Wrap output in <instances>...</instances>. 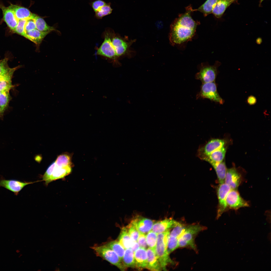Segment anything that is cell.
Segmentation results:
<instances>
[{
  "mask_svg": "<svg viewBox=\"0 0 271 271\" xmlns=\"http://www.w3.org/2000/svg\"><path fill=\"white\" fill-rule=\"evenodd\" d=\"M192 9L183 14L171 25L169 39L174 46L187 42L194 36L198 25L190 15Z\"/></svg>",
  "mask_w": 271,
  "mask_h": 271,
  "instance_id": "obj_1",
  "label": "cell"
},
{
  "mask_svg": "<svg viewBox=\"0 0 271 271\" xmlns=\"http://www.w3.org/2000/svg\"><path fill=\"white\" fill-rule=\"evenodd\" d=\"M170 231L158 234L155 251L162 270H166L169 264L175 263L170 258L167 250L168 242Z\"/></svg>",
  "mask_w": 271,
  "mask_h": 271,
  "instance_id": "obj_2",
  "label": "cell"
},
{
  "mask_svg": "<svg viewBox=\"0 0 271 271\" xmlns=\"http://www.w3.org/2000/svg\"><path fill=\"white\" fill-rule=\"evenodd\" d=\"M206 229V227L199 224L187 226L179 238V247H189L197 252L195 238L199 232Z\"/></svg>",
  "mask_w": 271,
  "mask_h": 271,
  "instance_id": "obj_3",
  "label": "cell"
},
{
  "mask_svg": "<svg viewBox=\"0 0 271 271\" xmlns=\"http://www.w3.org/2000/svg\"><path fill=\"white\" fill-rule=\"evenodd\" d=\"M91 248L97 256L101 257L116 266L120 270L124 271L127 269L117 254L104 244L95 245Z\"/></svg>",
  "mask_w": 271,
  "mask_h": 271,
  "instance_id": "obj_4",
  "label": "cell"
},
{
  "mask_svg": "<svg viewBox=\"0 0 271 271\" xmlns=\"http://www.w3.org/2000/svg\"><path fill=\"white\" fill-rule=\"evenodd\" d=\"M136 41L135 39H129L126 36L123 38L116 35L113 36L111 39L112 45L118 57L123 56L131 57L135 52L130 47Z\"/></svg>",
  "mask_w": 271,
  "mask_h": 271,
  "instance_id": "obj_5",
  "label": "cell"
},
{
  "mask_svg": "<svg viewBox=\"0 0 271 271\" xmlns=\"http://www.w3.org/2000/svg\"><path fill=\"white\" fill-rule=\"evenodd\" d=\"M221 65L218 61H216L213 65L202 63L199 66V71L195 75V78L202 83L215 82L218 73V68Z\"/></svg>",
  "mask_w": 271,
  "mask_h": 271,
  "instance_id": "obj_6",
  "label": "cell"
},
{
  "mask_svg": "<svg viewBox=\"0 0 271 271\" xmlns=\"http://www.w3.org/2000/svg\"><path fill=\"white\" fill-rule=\"evenodd\" d=\"M196 97L197 98L208 99L221 104L224 103V100L218 92L215 82L202 83Z\"/></svg>",
  "mask_w": 271,
  "mask_h": 271,
  "instance_id": "obj_7",
  "label": "cell"
},
{
  "mask_svg": "<svg viewBox=\"0 0 271 271\" xmlns=\"http://www.w3.org/2000/svg\"><path fill=\"white\" fill-rule=\"evenodd\" d=\"M105 32L104 41L97 50V54L116 60L118 57L112 43L111 34L108 31Z\"/></svg>",
  "mask_w": 271,
  "mask_h": 271,
  "instance_id": "obj_8",
  "label": "cell"
},
{
  "mask_svg": "<svg viewBox=\"0 0 271 271\" xmlns=\"http://www.w3.org/2000/svg\"><path fill=\"white\" fill-rule=\"evenodd\" d=\"M187 226L178 222L170 232L168 240L167 250L170 254L179 247L178 240Z\"/></svg>",
  "mask_w": 271,
  "mask_h": 271,
  "instance_id": "obj_9",
  "label": "cell"
},
{
  "mask_svg": "<svg viewBox=\"0 0 271 271\" xmlns=\"http://www.w3.org/2000/svg\"><path fill=\"white\" fill-rule=\"evenodd\" d=\"M231 189L230 187L225 183L220 184L217 188V193L219 204L217 216V219L227 210L228 206L226 203V198L228 193Z\"/></svg>",
  "mask_w": 271,
  "mask_h": 271,
  "instance_id": "obj_10",
  "label": "cell"
},
{
  "mask_svg": "<svg viewBox=\"0 0 271 271\" xmlns=\"http://www.w3.org/2000/svg\"><path fill=\"white\" fill-rule=\"evenodd\" d=\"M226 201L228 207L235 210L249 206L248 203L241 196L236 189L231 190L227 195Z\"/></svg>",
  "mask_w": 271,
  "mask_h": 271,
  "instance_id": "obj_11",
  "label": "cell"
},
{
  "mask_svg": "<svg viewBox=\"0 0 271 271\" xmlns=\"http://www.w3.org/2000/svg\"><path fill=\"white\" fill-rule=\"evenodd\" d=\"M155 221L140 215L134 217L130 223L140 233L145 234L151 230Z\"/></svg>",
  "mask_w": 271,
  "mask_h": 271,
  "instance_id": "obj_12",
  "label": "cell"
},
{
  "mask_svg": "<svg viewBox=\"0 0 271 271\" xmlns=\"http://www.w3.org/2000/svg\"><path fill=\"white\" fill-rule=\"evenodd\" d=\"M32 183L15 179H6L2 177H0V187H3L12 192L16 195L25 186Z\"/></svg>",
  "mask_w": 271,
  "mask_h": 271,
  "instance_id": "obj_13",
  "label": "cell"
},
{
  "mask_svg": "<svg viewBox=\"0 0 271 271\" xmlns=\"http://www.w3.org/2000/svg\"><path fill=\"white\" fill-rule=\"evenodd\" d=\"M178 222L171 218L155 222L151 230L157 234L170 231Z\"/></svg>",
  "mask_w": 271,
  "mask_h": 271,
  "instance_id": "obj_14",
  "label": "cell"
},
{
  "mask_svg": "<svg viewBox=\"0 0 271 271\" xmlns=\"http://www.w3.org/2000/svg\"><path fill=\"white\" fill-rule=\"evenodd\" d=\"M241 177L235 169L232 168L227 170L225 183L232 189H236L240 184Z\"/></svg>",
  "mask_w": 271,
  "mask_h": 271,
  "instance_id": "obj_15",
  "label": "cell"
},
{
  "mask_svg": "<svg viewBox=\"0 0 271 271\" xmlns=\"http://www.w3.org/2000/svg\"><path fill=\"white\" fill-rule=\"evenodd\" d=\"M0 8L2 11L4 21L9 28L14 31L19 20L16 18L14 12L9 7H6L1 2Z\"/></svg>",
  "mask_w": 271,
  "mask_h": 271,
  "instance_id": "obj_16",
  "label": "cell"
},
{
  "mask_svg": "<svg viewBox=\"0 0 271 271\" xmlns=\"http://www.w3.org/2000/svg\"><path fill=\"white\" fill-rule=\"evenodd\" d=\"M147 263L146 268L152 271H160L162 268L155 250L149 247L147 250Z\"/></svg>",
  "mask_w": 271,
  "mask_h": 271,
  "instance_id": "obj_17",
  "label": "cell"
},
{
  "mask_svg": "<svg viewBox=\"0 0 271 271\" xmlns=\"http://www.w3.org/2000/svg\"><path fill=\"white\" fill-rule=\"evenodd\" d=\"M136 268L139 270L146 268L147 263V255L145 248L140 247L134 252Z\"/></svg>",
  "mask_w": 271,
  "mask_h": 271,
  "instance_id": "obj_18",
  "label": "cell"
},
{
  "mask_svg": "<svg viewBox=\"0 0 271 271\" xmlns=\"http://www.w3.org/2000/svg\"><path fill=\"white\" fill-rule=\"evenodd\" d=\"M236 0H219L212 11V13L217 18H221L226 9Z\"/></svg>",
  "mask_w": 271,
  "mask_h": 271,
  "instance_id": "obj_19",
  "label": "cell"
},
{
  "mask_svg": "<svg viewBox=\"0 0 271 271\" xmlns=\"http://www.w3.org/2000/svg\"><path fill=\"white\" fill-rule=\"evenodd\" d=\"M9 7L13 11L18 20L28 19L33 14L28 9L21 6L11 4Z\"/></svg>",
  "mask_w": 271,
  "mask_h": 271,
  "instance_id": "obj_20",
  "label": "cell"
},
{
  "mask_svg": "<svg viewBox=\"0 0 271 271\" xmlns=\"http://www.w3.org/2000/svg\"><path fill=\"white\" fill-rule=\"evenodd\" d=\"M17 67L12 68L7 74L0 75V92L9 91L12 86L11 79L13 74Z\"/></svg>",
  "mask_w": 271,
  "mask_h": 271,
  "instance_id": "obj_21",
  "label": "cell"
},
{
  "mask_svg": "<svg viewBox=\"0 0 271 271\" xmlns=\"http://www.w3.org/2000/svg\"><path fill=\"white\" fill-rule=\"evenodd\" d=\"M225 144L222 140L212 139L209 141L205 145L203 150L204 156H208L215 150L223 147Z\"/></svg>",
  "mask_w": 271,
  "mask_h": 271,
  "instance_id": "obj_22",
  "label": "cell"
},
{
  "mask_svg": "<svg viewBox=\"0 0 271 271\" xmlns=\"http://www.w3.org/2000/svg\"><path fill=\"white\" fill-rule=\"evenodd\" d=\"M71 171V166L59 167L56 165L49 180V183L52 181L64 178L69 174Z\"/></svg>",
  "mask_w": 271,
  "mask_h": 271,
  "instance_id": "obj_23",
  "label": "cell"
},
{
  "mask_svg": "<svg viewBox=\"0 0 271 271\" xmlns=\"http://www.w3.org/2000/svg\"><path fill=\"white\" fill-rule=\"evenodd\" d=\"M226 149L223 147L214 151L207 156H204L201 158L208 162H212L216 163L222 162L224 159Z\"/></svg>",
  "mask_w": 271,
  "mask_h": 271,
  "instance_id": "obj_24",
  "label": "cell"
},
{
  "mask_svg": "<svg viewBox=\"0 0 271 271\" xmlns=\"http://www.w3.org/2000/svg\"><path fill=\"white\" fill-rule=\"evenodd\" d=\"M212 166L215 170L220 184L225 183V178L227 169L225 162L216 163L208 162Z\"/></svg>",
  "mask_w": 271,
  "mask_h": 271,
  "instance_id": "obj_25",
  "label": "cell"
},
{
  "mask_svg": "<svg viewBox=\"0 0 271 271\" xmlns=\"http://www.w3.org/2000/svg\"><path fill=\"white\" fill-rule=\"evenodd\" d=\"M118 241L125 249L130 248L134 241L130 238L126 227L121 228Z\"/></svg>",
  "mask_w": 271,
  "mask_h": 271,
  "instance_id": "obj_26",
  "label": "cell"
},
{
  "mask_svg": "<svg viewBox=\"0 0 271 271\" xmlns=\"http://www.w3.org/2000/svg\"><path fill=\"white\" fill-rule=\"evenodd\" d=\"M50 32H42L35 29L27 32V39L37 45H39Z\"/></svg>",
  "mask_w": 271,
  "mask_h": 271,
  "instance_id": "obj_27",
  "label": "cell"
},
{
  "mask_svg": "<svg viewBox=\"0 0 271 271\" xmlns=\"http://www.w3.org/2000/svg\"><path fill=\"white\" fill-rule=\"evenodd\" d=\"M31 18L34 20L36 28L40 31L50 32L55 30L53 27L48 25L43 19L34 14H33Z\"/></svg>",
  "mask_w": 271,
  "mask_h": 271,
  "instance_id": "obj_28",
  "label": "cell"
},
{
  "mask_svg": "<svg viewBox=\"0 0 271 271\" xmlns=\"http://www.w3.org/2000/svg\"><path fill=\"white\" fill-rule=\"evenodd\" d=\"M122 261L124 265L127 268H136L134 252L130 248L125 250Z\"/></svg>",
  "mask_w": 271,
  "mask_h": 271,
  "instance_id": "obj_29",
  "label": "cell"
},
{
  "mask_svg": "<svg viewBox=\"0 0 271 271\" xmlns=\"http://www.w3.org/2000/svg\"><path fill=\"white\" fill-rule=\"evenodd\" d=\"M219 0H207L197 9L193 11H198L202 13L204 16H206L212 13L213 10L217 3Z\"/></svg>",
  "mask_w": 271,
  "mask_h": 271,
  "instance_id": "obj_30",
  "label": "cell"
},
{
  "mask_svg": "<svg viewBox=\"0 0 271 271\" xmlns=\"http://www.w3.org/2000/svg\"><path fill=\"white\" fill-rule=\"evenodd\" d=\"M104 244L114 251L122 261L125 249L118 241H110L104 243Z\"/></svg>",
  "mask_w": 271,
  "mask_h": 271,
  "instance_id": "obj_31",
  "label": "cell"
},
{
  "mask_svg": "<svg viewBox=\"0 0 271 271\" xmlns=\"http://www.w3.org/2000/svg\"><path fill=\"white\" fill-rule=\"evenodd\" d=\"M71 158L70 155L64 153L59 155L55 161L56 165L58 167L71 166Z\"/></svg>",
  "mask_w": 271,
  "mask_h": 271,
  "instance_id": "obj_32",
  "label": "cell"
},
{
  "mask_svg": "<svg viewBox=\"0 0 271 271\" xmlns=\"http://www.w3.org/2000/svg\"><path fill=\"white\" fill-rule=\"evenodd\" d=\"M113 9L110 2L107 3L96 12H95V17L97 19H101L104 16L111 14Z\"/></svg>",
  "mask_w": 271,
  "mask_h": 271,
  "instance_id": "obj_33",
  "label": "cell"
},
{
  "mask_svg": "<svg viewBox=\"0 0 271 271\" xmlns=\"http://www.w3.org/2000/svg\"><path fill=\"white\" fill-rule=\"evenodd\" d=\"M158 234L151 230L146 235V240L148 246L154 250L157 242Z\"/></svg>",
  "mask_w": 271,
  "mask_h": 271,
  "instance_id": "obj_34",
  "label": "cell"
},
{
  "mask_svg": "<svg viewBox=\"0 0 271 271\" xmlns=\"http://www.w3.org/2000/svg\"><path fill=\"white\" fill-rule=\"evenodd\" d=\"M10 99L9 91L1 92L0 95V107L4 111L8 106Z\"/></svg>",
  "mask_w": 271,
  "mask_h": 271,
  "instance_id": "obj_35",
  "label": "cell"
},
{
  "mask_svg": "<svg viewBox=\"0 0 271 271\" xmlns=\"http://www.w3.org/2000/svg\"><path fill=\"white\" fill-rule=\"evenodd\" d=\"M27 19L20 20L18 21L17 24L14 31L27 38V35L25 32V26Z\"/></svg>",
  "mask_w": 271,
  "mask_h": 271,
  "instance_id": "obj_36",
  "label": "cell"
},
{
  "mask_svg": "<svg viewBox=\"0 0 271 271\" xmlns=\"http://www.w3.org/2000/svg\"><path fill=\"white\" fill-rule=\"evenodd\" d=\"M128 234L132 240L137 242L140 233L136 228L130 223L126 227Z\"/></svg>",
  "mask_w": 271,
  "mask_h": 271,
  "instance_id": "obj_37",
  "label": "cell"
},
{
  "mask_svg": "<svg viewBox=\"0 0 271 271\" xmlns=\"http://www.w3.org/2000/svg\"><path fill=\"white\" fill-rule=\"evenodd\" d=\"M55 165V162L54 161L48 167L43 176V180L45 181L46 185H47L49 183V180Z\"/></svg>",
  "mask_w": 271,
  "mask_h": 271,
  "instance_id": "obj_38",
  "label": "cell"
},
{
  "mask_svg": "<svg viewBox=\"0 0 271 271\" xmlns=\"http://www.w3.org/2000/svg\"><path fill=\"white\" fill-rule=\"evenodd\" d=\"M106 3L103 0H91L89 4L93 11L95 12L105 5Z\"/></svg>",
  "mask_w": 271,
  "mask_h": 271,
  "instance_id": "obj_39",
  "label": "cell"
},
{
  "mask_svg": "<svg viewBox=\"0 0 271 271\" xmlns=\"http://www.w3.org/2000/svg\"><path fill=\"white\" fill-rule=\"evenodd\" d=\"M7 61L8 59L6 58L0 60V75L7 74L11 69L8 66Z\"/></svg>",
  "mask_w": 271,
  "mask_h": 271,
  "instance_id": "obj_40",
  "label": "cell"
},
{
  "mask_svg": "<svg viewBox=\"0 0 271 271\" xmlns=\"http://www.w3.org/2000/svg\"><path fill=\"white\" fill-rule=\"evenodd\" d=\"M35 29L36 28L34 20L32 18L28 19L25 24V32L26 33L28 32Z\"/></svg>",
  "mask_w": 271,
  "mask_h": 271,
  "instance_id": "obj_41",
  "label": "cell"
},
{
  "mask_svg": "<svg viewBox=\"0 0 271 271\" xmlns=\"http://www.w3.org/2000/svg\"><path fill=\"white\" fill-rule=\"evenodd\" d=\"M137 242L140 247L146 249L148 246L145 234L140 233Z\"/></svg>",
  "mask_w": 271,
  "mask_h": 271,
  "instance_id": "obj_42",
  "label": "cell"
},
{
  "mask_svg": "<svg viewBox=\"0 0 271 271\" xmlns=\"http://www.w3.org/2000/svg\"><path fill=\"white\" fill-rule=\"evenodd\" d=\"M257 100L255 97L252 95L249 96L247 100V103L250 105L255 104L256 103Z\"/></svg>",
  "mask_w": 271,
  "mask_h": 271,
  "instance_id": "obj_43",
  "label": "cell"
},
{
  "mask_svg": "<svg viewBox=\"0 0 271 271\" xmlns=\"http://www.w3.org/2000/svg\"><path fill=\"white\" fill-rule=\"evenodd\" d=\"M140 247V246L137 242L134 241L130 248L134 252Z\"/></svg>",
  "mask_w": 271,
  "mask_h": 271,
  "instance_id": "obj_44",
  "label": "cell"
},
{
  "mask_svg": "<svg viewBox=\"0 0 271 271\" xmlns=\"http://www.w3.org/2000/svg\"><path fill=\"white\" fill-rule=\"evenodd\" d=\"M262 42V39L260 37L257 38L256 39V42L257 44H260Z\"/></svg>",
  "mask_w": 271,
  "mask_h": 271,
  "instance_id": "obj_45",
  "label": "cell"
},
{
  "mask_svg": "<svg viewBox=\"0 0 271 271\" xmlns=\"http://www.w3.org/2000/svg\"><path fill=\"white\" fill-rule=\"evenodd\" d=\"M4 112L0 107V117L2 116Z\"/></svg>",
  "mask_w": 271,
  "mask_h": 271,
  "instance_id": "obj_46",
  "label": "cell"
},
{
  "mask_svg": "<svg viewBox=\"0 0 271 271\" xmlns=\"http://www.w3.org/2000/svg\"><path fill=\"white\" fill-rule=\"evenodd\" d=\"M264 0H260V3H259V4L260 5H261V3H262V2H263V1H264Z\"/></svg>",
  "mask_w": 271,
  "mask_h": 271,
  "instance_id": "obj_47",
  "label": "cell"
},
{
  "mask_svg": "<svg viewBox=\"0 0 271 271\" xmlns=\"http://www.w3.org/2000/svg\"><path fill=\"white\" fill-rule=\"evenodd\" d=\"M1 92H0V95L1 94Z\"/></svg>",
  "mask_w": 271,
  "mask_h": 271,
  "instance_id": "obj_48",
  "label": "cell"
}]
</instances>
